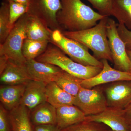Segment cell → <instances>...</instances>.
<instances>
[{
  "label": "cell",
  "instance_id": "cell-13",
  "mask_svg": "<svg viewBox=\"0 0 131 131\" xmlns=\"http://www.w3.org/2000/svg\"><path fill=\"white\" fill-rule=\"evenodd\" d=\"M46 84L31 80L26 84L20 105L31 111L39 105L46 102Z\"/></svg>",
  "mask_w": 131,
  "mask_h": 131
},
{
  "label": "cell",
  "instance_id": "cell-27",
  "mask_svg": "<svg viewBox=\"0 0 131 131\" xmlns=\"http://www.w3.org/2000/svg\"><path fill=\"white\" fill-rule=\"evenodd\" d=\"M98 13L105 16H111L113 0H87Z\"/></svg>",
  "mask_w": 131,
  "mask_h": 131
},
{
  "label": "cell",
  "instance_id": "cell-33",
  "mask_svg": "<svg viewBox=\"0 0 131 131\" xmlns=\"http://www.w3.org/2000/svg\"><path fill=\"white\" fill-rule=\"evenodd\" d=\"M3 1L6 2H7L9 1H12L15 2L26 4L30 6L32 0H3Z\"/></svg>",
  "mask_w": 131,
  "mask_h": 131
},
{
  "label": "cell",
  "instance_id": "cell-14",
  "mask_svg": "<svg viewBox=\"0 0 131 131\" xmlns=\"http://www.w3.org/2000/svg\"><path fill=\"white\" fill-rule=\"evenodd\" d=\"M52 31L39 16L31 13H27L26 33L27 38L50 41Z\"/></svg>",
  "mask_w": 131,
  "mask_h": 131
},
{
  "label": "cell",
  "instance_id": "cell-25",
  "mask_svg": "<svg viewBox=\"0 0 131 131\" xmlns=\"http://www.w3.org/2000/svg\"><path fill=\"white\" fill-rule=\"evenodd\" d=\"M111 130L103 123L85 120L60 131H111Z\"/></svg>",
  "mask_w": 131,
  "mask_h": 131
},
{
  "label": "cell",
  "instance_id": "cell-34",
  "mask_svg": "<svg viewBox=\"0 0 131 131\" xmlns=\"http://www.w3.org/2000/svg\"><path fill=\"white\" fill-rule=\"evenodd\" d=\"M127 53L129 56L131 62V51L126 50Z\"/></svg>",
  "mask_w": 131,
  "mask_h": 131
},
{
  "label": "cell",
  "instance_id": "cell-7",
  "mask_svg": "<svg viewBox=\"0 0 131 131\" xmlns=\"http://www.w3.org/2000/svg\"><path fill=\"white\" fill-rule=\"evenodd\" d=\"M74 105L86 116L98 114L108 107L103 89L98 86L91 89L81 87L75 96Z\"/></svg>",
  "mask_w": 131,
  "mask_h": 131
},
{
  "label": "cell",
  "instance_id": "cell-5",
  "mask_svg": "<svg viewBox=\"0 0 131 131\" xmlns=\"http://www.w3.org/2000/svg\"><path fill=\"white\" fill-rule=\"evenodd\" d=\"M27 13L19 19L5 42L0 44V55H5L10 61L19 65H25L27 62L22 52L24 40L27 38Z\"/></svg>",
  "mask_w": 131,
  "mask_h": 131
},
{
  "label": "cell",
  "instance_id": "cell-3",
  "mask_svg": "<svg viewBox=\"0 0 131 131\" xmlns=\"http://www.w3.org/2000/svg\"><path fill=\"white\" fill-rule=\"evenodd\" d=\"M35 59L39 62L56 66L67 73L82 80L93 77L102 70L99 67L84 66L76 62L67 56L61 49L52 46H48L44 52Z\"/></svg>",
  "mask_w": 131,
  "mask_h": 131
},
{
  "label": "cell",
  "instance_id": "cell-22",
  "mask_svg": "<svg viewBox=\"0 0 131 131\" xmlns=\"http://www.w3.org/2000/svg\"><path fill=\"white\" fill-rule=\"evenodd\" d=\"M49 40H35L26 38L24 40L22 52L27 60L36 59L47 49Z\"/></svg>",
  "mask_w": 131,
  "mask_h": 131
},
{
  "label": "cell",
  "instance_id": "cell-31",
  "mask_svg": "<svg viewBox=\"0 0 131 131\" xmlns=\"http://www.w3.org/2000/svg\"><path fill=\"white\" fill-rule=\"evenodd\" d=\"M124 116L129 131H131V105L124 110Z\"/></svg>",
  "mask_w": 131,
  "mask_h": 131
},
{
  "label": "cell",
  "instance_id": "cell-23",
  "mask_svg": "<svg viewBox=\"0 0 131 131\" xmlns=\"http://www.w3.org/2000/svg\"><path fill=\"white\" fill-rule=\"evenodd\" d=\"M82 80L64 71L55 82L64 91L75 96L82 87Z\"/></svg>",
  "mask_w": 131,
  "mask_h": 131
},
{
  "label": "cell",
  "instance_id": "cell-1",
  "mask_svg": "<svg viewBox=\"0 0 131 131\" xmlns=\"http://www.w3.org/2000/svg\"><path fill=\"white\" fill-rule=\"evenodd\" d=\"M62 7L57 20L59 27L68 31H77L94 26L105 17L81 0H61Z\"/></svg>",
  "mask_w": 131,
  "mask_h": 131
},
{
  "label": "cell",
  "instance_id": "cell-28",
  "mask_svg": "<svg viewBox=\"0 0 131 131\" xmlns=\"http://www.w3.org/2000/svg\"><path fill=\"white\" fill-rule=\"evenodd\" d=\"M117 31L125 45L126 50L131 51V31L124 25L119 24H117Z\"/></svg>",
  "mask_w": 131,
  "mask_h": 131
},
{
  "label": "cell",
  "instance_id": "cell-16",
  "mask_svg": "<svg viewBox=\"0 0 131 131\" xmlns=\"http://www.w3.org/2000/svg\"><path fill=\"white\" fill-rule=\"evenodd\" d=\"M57 126L60 130L85 120L86 115L74 105L56 108Z\"/></svg>",
  "mask_w": 131,
  "mask_h": 131
},
{
  "label": "cell",
  "instance_id": "cell-19",
  "mask_svg": "<svg viewBox=\"0 0 131 131\" xmlns=\"http://www.w3.org/2000/svg\"><path fill=\"white\" fill-rule=\"evenodd\" d=\"M46 102L56 108L66 105H74L75 96L60 88L55 82L46 84Z\"/></svg>",
  "mask_w": 131,
  "mask_h": 131
},
{
  "label": "cell",
  "instance_id": "cell-6",
  "mask_svg": "<svg viewBox=\"0 0 131 131\" xmlns=\"http://www.w3.org/2000/svg\"><path fill=\"white\" fill-rule=\"evenodd\" d=\"M108 39L114 69L131 73V62L127 53L125 45L121 38L118 31L117 24L114 20L108 18L107 26Z\"/></svg>",
  "mask_w": 131,
  "mask_h": 131
},
{
  "label": "cell",
  "instance_id": "cell-35",
  "mask_svg": "<svg viewBox=\"0 0 131 131\" xmlns=\"http://www.w3.org/2000/svg\"><path fill=\"white\" fill-rule=\"evenodd\" d=\"M111 131H114L112 130H111Z\"/></svg>",
  "mask_w": 131,
  "mask_h": 131
},
{
  "label": "cell",
  "instance_id": "cell-29",
  "mask_svg": "<svg viewBox=\"0 0 131 131\" xmlns=\"http://www.w3.org/2000/svg\"><path fill=\"white\" fill-rule=\"evenodd\" d=\"M0 131H12L9 112L0 105Z\"/></svg>",
  "mask_w": 131,
  "mask_h": 131
},
{
  "label": "cell",
  "instance_id": "cell-4",
  "mask_svg": "<svg viewBox=\"0 0 131 131\" xmlns=\"http://www.w3.org/2000/svg\"><path fill=\"white\" fill-rule=\"evenodd\" d=\"M50 42L61 49L76 62L82 65L103 68L101 61L91 55L88 47L80 42L67 37L59 29L52 31Z\"/></svg>",
  "mask_w": 131,
  "mask_h": 131
},
{
  "label": "cell",
  "instance_id": "cell-26",
  "mask_svg": "<svg viewBox=\"0 0 131 131\" xmlns=\"http://www.w3.org/2000/svg\"><path fill=\"white\" fill-rule=\"evenodd\" d=\"M9 26L11 30L16 22L24 14L28 13L30 6L26 4L9 1Z\"/></svg>",
  "mask_w": 131,
  "mask_h": 131
},
{
  "label": "cell",
  "instance_id": "cell-30",
  "mask_svg": "<svg viewBox=\"0 0 131 131\" xmlns=\"http://www.w3.org/2000/svg\"><path fill=\"white\" fill-rule=\"evenodd\" d=\"M34 131H60L57 125H44L34 126Z\"/></svg>",
  "mask_w": 131,
  "mask_h": 131
},
{
  "label": "cell",
  "instance_id": "cell-2",
  "mask_svg": "<svg viewBox=\"0 0 131 131\" xmlns=\"http://www.w3.org/2000/svg\"><path fill=\"white\" fill-rule=\"evenodd\" d=\"M109 17H105L96 25L88 29L77 31L62 32L64 35L80 42L93 52L98 60L106 59L113 63L107 35V26Z\"/></svg>",
  "mask_w": 131,
  "mask_h": 131
},
{
  "label": "cell",
  "instance_id": "cell-20",
  "mask_svg": "<svg viewBox=\"0 0 131 131\" xmlns=\"http://www.w3.org/2000/svg\"><path fill=\"white\" fill-rule=\"evenodd\" d=\"M31 121L34 126L57 125L56 108L46 102L30 111Z\"/></svg>",
  "mask_w": 131,
  "mask_h": 131
},
{
  "label": "cell",
  "instance_id": "cell-11",
  "mask_svg": "<svg viewBox=\"0 0 131 131\" xmlns=\"http://www.w3.org/2000/svg\"><path fill=\"white\" fill-rule=\"evenodd\" d=\"M25 66L31 80L46 84L56 81L64 71L56 66L39 62L35 59L27 60Z\"/></svg>",
  "mask_w": 131,
  "mask_h": 131
},
{
  "label": "cell",
  "instance_id": "cell-24",
  "mask_svg": "<svg viewBox=\"0 0 131 131\" xmlns=\"http://www.w3.org/2000/svg\"><path fill=\"white\" fill-rule=\"evenodd\" d=\"M9 26V6L8 2H3L0 8V42L3 43L11 32Z\"/></svg>",
  "mask_w": 131,
  "mask_h": 131
},
{
  "label": "cell",
  "instance_id": "cell-15",
  "mask_svg": "<svg viewBox=\"0 0 131 131\" xmlns=\"http://www.w3.org/2000/svg\"><path fill=\"white\" fill-rule=\"evenodd\" d=\"M30 80L25 65H19L9 60L5 69L0 74L1 85L26 84Z\"/></svg>",
  "mask_w": 131,
  "mask_h": 131
},
{
  "label": "cell",
  "instance_id": "cell-12",
  "mask_svg": "<svg viewBox=\"0 0 131 131\" xmlns=\"http://www.w3.org/2000/svg\"><path fill=\"white\" fill-rule=\"evenodd\" d=\"M86 120L101 122L114 131H130L124 116V110L107 107L98 114L86 116Z\"/></svg>",
  "mask_w": 131,
  "mask_h": 131
},
{
  "label": "cell",
  "instance_id": "cell-17",
  "mask_svg": "<svg viewBox=\"0 0 131 131\" xmlns=\"http://www.w3.org/2000/svg\"><path fill=\"white\" fill-rule=\"evenodd\" d=\"M26 84L1 85L0 87L1 104L8 112L20 104Z\"/></svg>",
  "mask_w": 131,
  "mask_h": 131
},
{
  "label": "cell",
  "instance_id": "cell-18",
  "mask_svg": "<svg viewBox=\"0 0 131 131\" xmlns=\"http://www.w3.org/2000/svg\"><path fill=\"white\" fill-rule=\"evenodd\" d=\"M9 117L12 131H34L30 111L25 106L20 104L9 112Z\"/></svg>",
  "mask_w": 131,
  "mask_h": 131
},
{
  "label": "cell",
  "instance_id": "cell-32",
  "mask_svg": "<svg viewBox=\"0 0 131 131\" xmlns=\"http://www.w3.org/2000/svg\"><path fill=\"white\" fill-rule=\"evenodd\" d=\"M9 61V59L5 55H0V74L5 69Z\"/></svg>",
  "mask_w": 131,
  "mask_h": 131
},
{
  "label": "cell",
  "instance_id": "cell-21",
  "mask_svg": "<svg viewBox=\"0 0 131 131\" xmlns=\"http://www.w3.org/2000/svg\"><path fill=\"white\" fill-rule=\"evenodd\" d=\"M111 15L131 30V0H113Z\"/></svg>",
  "mask_w": 131,
  "mask_h": 131
},
{
  "label": "cell",
  "instance_id": "cell-8",
  "mask_svg": "<svg viewBox=\"0 0 131 131\" xmlns=\"http://www.w3.org/2000/svg\"><path fill=\"white\" fill-rule=\"evenodd\" d=\"M103 89L108 107L125 110L131 105V81L107 84Z\"/></svg>",
  "mask_w": 131,
  "mask_h": 131
},
{
  "label": "cell",
  "instance_id": "cell-9",
  "mask_svg": "<svg viewBox=\"0 0 131 131\" xmlns=\"http://www.w3.org/2000/svg\"><path fill=\"white\" fill-rule=\"evenodd\" d=\"M62 7L61 0H32L28 13L39 16L53 31L59 30L57 16Z\"/></svg>",
  "mask_w": 131,
  "mask_h": 131
},
{
  "label": "cell",
  "instance_id": "cell-10",
  "mask_svg": "<svg viewBox=\"0 0 131 131\" xmlns=\"http://www.w3.org/2000/svg\"><path fill=\"white\" fill-rule=\"evenodd\" d=\"M101 62L103 65L101 71L93 77L82 80V87L91 89L118 81H131V73L117 70L112 68L106 59H102Z\"/></svg>",
  "mask_w": 131,
  "mask_h": 131
}]
</instances>
